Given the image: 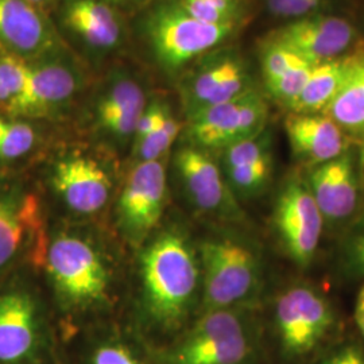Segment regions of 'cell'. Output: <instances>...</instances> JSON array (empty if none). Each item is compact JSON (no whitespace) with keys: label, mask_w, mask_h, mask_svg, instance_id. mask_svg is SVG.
I'll list each match as a JSON object with an SVG mask.
<instances>
[{"label":"cell","mask_w":364,"mask_h":364,"mask_svg":"<svg viewBox=\"0 0 364 364\" xmlns=\"http://www.w3.org/2000/svg\"><path fill=\"white\" fill-rule=\"evenodd\" d=\"M362 169H363V185H364V151L363 154H362Z\"/></svg>","instance_id":"obj_38"},{"label":"cell","mask_w":364,"mask_h":364,"mask_svg":"<svg viewBox=\"0 0 364 364\" xmlns=\"http://www.w3.org/2000/svg\"><path fill=\"white\" fill-rule=\"evenodd\" d=\"M324 0H266L269 11L285 19H299L314 13Z\"/></svg>","instance_id":"obj_33"},{"label":"cell","mask_w":364,"mask_h":364,"mask_svg":"<svg viewBox=\"0 0 364 364\" xmlns=\"http://www.w3.org/2000/svg\"><path fill=\"white\" fill-rule=\"evenodd\" d=\"M147 103V95L136 78L124 70L114 72L96 95L92 109L93 129L112 146H131Z\"/></svg>","instance_id":"obj_16"},{"label":"cell","mask_w":364,"mask_h":364,"mask_svg":"<svg viewBox=\"0 0 364 364\" xmlns=\"http://www.w3.org/2000/svg\"><path fill=\"white\" fill-rule=\"evenodd\" d=\"M60 19L66 31L91 52L117 50L124 41L122 15L105 0H64Z\"/></svg>","instance_id":"obj_21"},{"label":"cell","mask_w":364,"mask_h":364,"mask_svg":"<svg viewBox=\"0 0 364 364\" xmlns=\"http://www.w3.org/2000/svg\"><path fill=\"white\" fill-rule=\"evenodd\" d=\"M181 130V123L170 109L164 122L156 127V130L153 131L138 146L132 147L135 161L144 162V161H156V159L166 158L173 144H176Z\"/></svg>","instance_id":"obj_30"},{"label":"cell","mask_w":364,"mask_h":364,"mask_svg":"<svg viewBox=\"0 0 364 364\" xmlns=\"http://www.w3.org/2000/svg\"><path fill=\"white\" fill-rule=\"evenodd\" d=\"M43 242L37 196L15 181H0V281Z\"/></svg>","instance_id":"obj_14"},{"label":"cell","mask_w":364,"mask_h":364,"mask_svg":"<svg viewBox=\"0 0 364 364\" xmlns=\"http://www.w3.org/2000/svg\"><path fill=\"white\" fill-rule=\"evenodd\" d=\"M359 52L347 53L338 58L313 66L309 78L299 96L287 107L289 112L318 114L336 97L356 64Z\"/></svg>","instance_id":"obj_24"},{"label":"cell","mask_w":364,"mask_h":364,"mask_svg":"<svg viewBox=\"0 0 364 364\" xmlns=\"http://www.w3.org/2000/svg\"><path fill=\"white\" fill-rule=\"evenodd\" d=\"M259 60L266 91L287 108L302 91L316 65L269 36L262 43Z\"/></svg>","instance_id":"obj_23"},{"label":"cell","mask_w":364,"mask_h":364,"mask_svg":"<svg viewBox=\"0 0 364 364\" xmlns=\"http://www.w3.org/2000/svg\"><path fill=\"white\" fill-rule=\"evenodd\" d=\"M6 115H0V132H1V127H3V122H4Z\"/></svg>","instance_id":"obj_37"},{"label":"cell","mask_w":364,"mask_h":364,"mask_svg":"<svg viewBox=\"0 0 364 364\" xmlns=\"http://www.w3.org/2000/svg\"><path fill=\"white\" fill-rule=\"evenodd\" d=\"M324 218L304 176L287 177L275 198L273 228L287 258L299 267L312 263L324 232Z\"/></svg>","instance_id":"obj_10"},{"label":"cell","mask_w":364,"mask_h":364,"mask_svg":"<svg viewBox=\"0 0 364 364\" xmlns=\"http://www.w3.org/2000/svg\"><path fill=\"white\" fill-rule=\"evenodd\" d=\"M84 364H154L135 344L119 336H107L93 343Z\"/></svg>","instance_id":"obj_28"},{"label":"cell","mask_w":364,"mask_h":364,"mask_svg":"<svg viewBox=\"0 0 364 364\" xmlns=\"http://www.w3.org/2000/svg\"><path fill=\"white\" fill-rule=\"evenodd\" d=\"M141 285L146 323L165 333L180 331L201 302L197 248L177 230L158 235L142 252Z\"/></svg>","instance_id":"obj_1"},{"label":"cell","mask_w":364,"mask_h":364,"mask_svg":"<svg viewBox=\"0 0 364 364\" xmlns=\"http://www.w3.org/2000/svg\"><path fill=\"white\" fill-rule=\"evenodd\" d=\"M328 227H343L358 213L364 195L362 156L350 147L326 164L308 168L304 176Z\"/></svg>","instance_id":"obj_13"},{"label":"cell","mask_w":364,"mask_h":364,"mask_svg":"<svg viewBox=\"0 0 364 364\" xmlns=\"http://www.w3.org/2000/svg\"><path fill=\"white\" fill-rule=\"evenodd\" d=\"M355 321L364 338V284L359 289L356 302H355Z\"/></svg>","instance_id":"obj_35"},{"label":"cell","mask_w":364,"mask_h":364,"mask_svg":"<svg viewBox=\"0 0 364 364\" xmlns=\"http://www.w3.org/2000/svg\"><path fill=\"white\" fill-rule=\"evenodd\" d=\"M323 114L336 122L350 139H359L364 151V50L353 66L350 77Z\"/></svg>","instance_id":"obj_25"},{"label":"cell","mask_w":364,"mask_h":364,"mask_svg":"<svg viewBox=\"0 0 364 364\" xmlns=\"http://www.w3.org/2000/svg\"><path fill=\"white\" fill-rule=\"evenodd\" d=\"M111 7L120 11H135L153 4L154 0H105Z\"/></svg>","instance_id":"obj_34"},{"label":"cell","mask_w":364,"mask_h":364,"mask_svg":"<svg viewBox=\"0 0 364 364\" xmlns=\"http://www.w3.org/2000/svg\"><path fill=\"white\" fill-rule=\"evenodd\" d=\"M174 168L195 208L221 219L240 218L239 203L225 181L220 165L209 151L183 144L174 156Z\"/></svg>","instance_id":"obj_17"},{"label":"cell","mask_w":364,"mask_h":364,"mask_svg":"<svg viewBox=\"0 0 364 364\" xmlns=\"http://www.w3.org/2000/svg\"><path fill=\"white\" fill-rule=\"evenodd\" d=\"M38 130L28 119L4 117L0 132V165H13L34 151Z\"/></svg>","instance_id":"obj_26"},{"label":"cell","mask_w":364,"mask_h":364,"mask_svg":"<svg viewBox=\"0 0 364 364\" xmlns=\"http://www.w3.org/2000/svg\"><path fill=\"white\" fill-rule=\"evenodd\" d=\"M257 88L247 60L235 49L218 48L182 72L178 93L186 119Z\"/></svg>","instance_id":"obj_8"},{"label":"cell","mask_w":364,"mask_h":364,"mask_svg":"<svg viewBox=\"0 0 364 364\" xmlns=\"http://www.w3.org/2000/svg\"><path fill=\"white\" fill-rule=\"evenodd\" d=\"M242 25H210L185 13L176 0L151 7L142 22L144 41L166 75H180L234 37Z\"/></svg>","instance_id":"obj_5"},{"label":"cell","mask_w":364,"mask_h":364,"mask_svg":"<svg viewBox=\"0 0 364 364\" xmlns=\"http://www.w3.org/2000/svg\"><path fill=\"white\" fill-rule=\"evenodd\" d=\"M250 308L201 313L168 347L156 364H250L257 352V335Z\"/></svg>","instance_id":"obj_4"},{"label":"cell","mask_w":364,"mask_h":364,"mask_svg":"<svg viewBox=\"0 0 364 364\" xmlns=\"http://www.w3.org/2000/svg\"><path fill=\"white\" fill-rule=\"evenodd\" d=\"M49 185L66 208L78 216H92L103 210L114 191L111 174L103 164L80 151L54 159Z\"/></svg>","instance_id":"obj_15"},{"label":"cell","mask_w":364,"mask_h":364,"mask_svg":"<svg viewBox=\"0 0 364 364\" xmlns=\"http://www.w3.org/2000/svg\"><path fill=\"white\" fill-rule=\"evenodd\" d=\"M48 15L26 0H0V52L31 63L63 48Z\"/></svg>","instance_id":"obj_18"},{"label":"cell","mask_w":364,"mask_h":364,"mask_svg":"<svg viewBox=\"0 0 364 364\" xmlns=\"http://www.w3.org/2000/svg\"><path fill=\"white\" fill-rule=\"evenodd\" d=\"M269 37L309 63L320 64L347 54L356 38V28L340 16L311 14L287 22Z\"/></svg>","instance_id":"obj_19"},{"label":"cell","mask_w":364,"mask_h":364,"mask_svg":"<svg viewBox=\"0 0 364 364\" xmlns=\"http://www.w3.org/2000/svg\"><path fill=\"white\" fill-rule=\"evenodd\" d=\"M269 105L254 88L230 102L213 105L186 119L188 144L205 151H223L267 129Z\"/></svg>","instance_id":"obj_9"},{"label":"cell","mask_w":364,"mask_h":364,"mask_svg":"<svg viewBox=\"0 0 364 364\" xmlns=\"http://www.w3.org/2000/svg\"><path fill=\"white\" fill-rule=\"evenodd\" d=\"M312 364H364V347L355 340L343 341L323 353Z\"/></svg>","instance_id":"obj_32"},{"label":"cell","mask_w":364,"mask_h":364,"mask_svg":"<svg viewBox=\"0 0 364 364\" xmlns=\"http://www.w3.org/2000/svg\"><path fill=\"white\" fill-rule=\"evenodd\" d=\"M50 335L36 289L19 275L0 281V364H45Z\"/></svg>","instance_id":"obj_6"},{"label":"cell","mask_w":364,"mask_h":364,"mask_svg":"<svg viewBox=\"0 0 364 364\" xmlns=\"http://www.w3.org/2000/svg\"><path fill=\"white\" fill-rule=\"evenodd\" d=\"M36 259L43 264L54 297L69 314L99 312L114 291V267L102 245L77 230L53 235L39 247Z\"/></svg>","instance_id":"obj_2"},{"label":"cell","mask_w":364,"mask_h":364,"mask_svg":"<svg viewBox=\"0 0 364 364\" xmlns=\"http://www.w3.org/2000/svg\"><path fill=\"white\" fill-rule=\"evenodd\" d=\"M27 3H30V4H33V6H37L41 9V6L43 4V3H46L48 0H26Z\"/></svg>","instance_id":"obj_36"},{"label":"cell","mask_w":364,"mask_h":364,"mask_svg":"<svg viewBox=\"0 0 364 364\" xmlns=\"http://www.w3.org/2000/svg\"><path fill=\"white\" fill-rule=\"evenodd\" d=\"M165 161L136 162L117 198V225L132 245L144 243L162 219L168 186Z\"/></svg>","instance_id":"obj_12"},{"label":"cell","mask_w":364,"mask_h":364,"mask_svg":"<svg viewBox=\"0 0 364 364\" xmlns=\"http://www.w3.org/2000/svg\"><path fill=\"white\" fill-rule=\"evenodd\" d=\"M221 170L236 200L263 195L273 180V138L270 131L232 144L221 151Z\"/></svg>","instance_id":"obj_20"},{"label":"cell","mask_w":364,"mask_h":364,"mask_svg":"<svg viewBox=\"0 0 364 364\" xmlns=\"http://www.w3.org/2000/svg\"><path fill=\"white\" fill-rule=\"evenodd\" d=\"M185 13L210 25H242L245 0H176Z\"/></svg>","instance_id":"obj_27"},{"label":"cell","mask_w":364,"mask_h":364,"mask_svg":"<svg viewBox=\"0 0 364 364\" xmlns=\"http://www.w3.org/2000/svg\"><path fill=\"white\" fill-rule=\"evenodd\" d=\"M84 75L65 46L26 63V90L11 117L42 119L57 115L72 103Z\"/></svg>","instance_id":"obj_11"},{"label":"cell","mask_w":364,"mask_h":364,"mask_svg":"<svg viewBox=\"0 0 364 364\" xmlns=\"http://www.w3.org/2000/svg\"><path fill=\"white\" fill-rule=\"evenodd\" d=\"M285 131L293 156L306 168L332 161L351 147L348 135L323 112H289Z\"/></svg>","instance_id":"obj_22"},{"label":"cell","mask_w":364,"mask_h":364,"mask_svg":"<svg viewBox=\"0 0 364 364\" xmlns=\"http://www.w3.org/2000/svg\"><path fill=\"white\" fill-rule=\"evenodd\" d=\"M338 264L344 275L364 281V219L353 223L341 240Z\"/></svg>","instance_id":"obj_31"},{"label":"cell","mask_w":364,"mask_h":364,"mask_svg":"<svg viewBox=\"0 0 364 364\" xmlns=\"http://www.w3.org/2000/svg\"><path fill=\"white\" fill-rule=\"evenodd\" d=\"M201 267V313L250 308L263 287L258 251L243 239L212 236L197 247Z\"/></svg>","instance_id":"obj_3"},{"label":"cell","mask_w":364,"mask_h":364,"mask_svg":"<svg viewBox=\"0 0 364 364\" xmlns=\"http://www.w3.org/2000/svg\"><path fill=\"white\" fill-rule=\"evenodd\" d=\"M336 320L331 299L309 284L285 287L274 301V329L281 352L289 360L316 351L335 329Z\"/></svg>","instance_id":"obj_7"},{"label":"cell","mask_w":364,"mask_h":364,"mask_svg":"<svg viewBox=\"0 0 364 364\" xmlns=\"http://www.w3.org/2000/svg\"><path fill=\"white\" fill-rule=\"evenodd\" d=\"M26 90V63L0 52V111L13 117Z\"/></svg>","instance_id":"obj_29"}]
</instances>
